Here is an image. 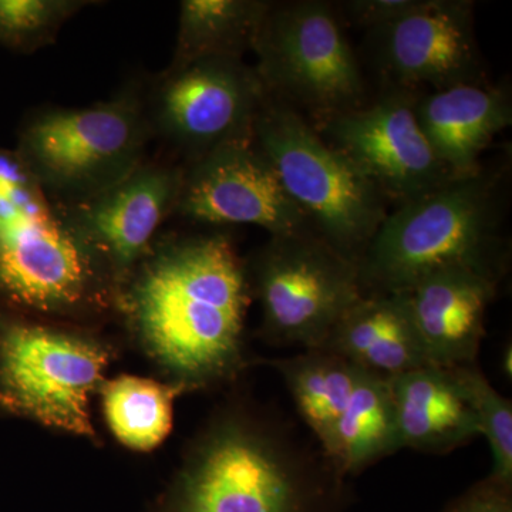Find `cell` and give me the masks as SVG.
I'll use <instances>...</instances> for the list:
<instances>
[{
	"label": "cell",
	"mask_w": 512,
	"mask_h": 512,
	"mask_svg": "<svg viewBox=\"0 0 512 512\" xmlns=\"http://www.w3.org/2000/svg\"><path fill=\"white\" fill-rule=\"evenodd\" d=\"M124 302L151 355L185 384L221 379L241 362L251 288L225 235L165 244L138 271Z\"/></svg>",
	"instance_id": "1"
},
{
	"label": "cell",
	"mask_w": 512,
	"mask_h": 512,
	"mask_svg": "<svg viewBox=\"0 0 512 512\" xmlns=\"http://www.w3.org/2000/svg\"><path fill=\"white\" fill-rule=\"evenodd\" d=\"M500 174L481 168L387 212L359 259L365 293H403L446 269L500 279L507 245Z\"/></svg>",
	"instance_id": "2"
},
{
	"label": "cell",
	"mask_w": 512,
	"mask_h": 512,
	"mask_svg": "<svg viewBox=\"0 0 512 512\" xmlns=\"http://www.w3.org/2000/svg\"><path fill=\"white\" fill-rule=\"evenodd\" d=\"M106 269L16 154L0 148V303L39 315L101 308Z\"/></svg>",
	"instance_id": "3"
},
{
	"label": "cell",
	"mask_w": 512,
	"mask_h": 512,
	"mask_svg": "<svg viewBox=\"0 0 512 512\" xmlns=\"http://www.w3.org/2000/svg\"><path fill=\"white\" fill-rule=\"evenodd\" d=\"M343 478L285 427L218 424L178 481L173 512H318Z\"/></svg>",
	"instance_id": "4"
},
{
	"label": "cell",
	"mask_w": 512,
	"mask_h": 512,
	"mask_svg": "<svg viewBox=\"0 0 512 512\" xmlns=\"http://www.w3.org/2000/svg\"><path fill=\"white\" fill-rule=\"evenodd\" d=\"M252 137L315 234L359 262L387 215L382 192L311 121L268 94Z\"/></svg>",
	"instance_id": "5"
},
{
	"label": "cell",
	"mask_w": 512,
	"mask_h": 512,
	"mask_svg": "<svg viewBox=\"0 0 512 512\" xmlns=\"http://www.w3.org/2000/svg\"><path fill=\"white\" fill-rule=\"evenodd\" d=\"M151 134L146 100L127 87L93 106L39 111L26 121L15 151L52 200L70 205L136 171Z\"/></svg>",
	"instance_id": "6"
},
{
	"label": "cell",
	"mask_w": 512,
	"mask_h": 512,
	"mask_svg": "<svg viewBox=\"0 0 512 512\" xmlns=\"http://www.w3.org/2000/svg\"><path fill=\"white\" fill-rule=\"evenodd\" d=\"M252 52L265 93L312 126L367 103L359 59L329 2L272 3Z\"/></svg>",
	"instance_id": "7"
},
{
	"label": "cell",
	"mask_w": 512,
	"mask_h": 512,
	"mask_svg": "<svg viewBox=\"0 0 512 512\" xmlns=\"http://www.w3.org/2000/svg\"><path fill=\"white\" fill-rule=\"evenodd\" d=\"M247 275L261 302L266 339L303 350L322 348L365 295L357 262L315 232L269 238Z\"/></svg>",
	"instance_id": "8"
},
{
	"label": "cell",
	"mask_w": 512,
	"mask_h": 512,
	"mask_svg": "<svg viewBox=\"0 0 512 512\" xmlns=\"http://www.w3.org/2000/svg\"><path fill=\"white\" fill-rule=\"evenodd\" d=\"M109 360L96 340L0 316V404L19 416L93 437L90 394Z\"/></svg>",
	"instance_id": "9"
},
{
	"label": "cell",
	"mask_w": 512,
	"mask_h": 512,
	"mask_svg": "<svg viewBox=\"0 0 512 512\" xmlns=\"http://www.w3.org/2000/svg\"><path fill=\"white\" fill-rule=\"evenodd\" d=\"M265 90L254 67L235 57L168 66L146 103L151 133L190 164L229 141L252 136Z\"/></svg>",
	"instance_id": "10"
},
{
	"label": "cell",
	"mask_w": 512,
	"mask_h": 512,
	"mask_svg": "<svg viewBox=\"0 0 512 512\" xmlns=\"http://www.w3.org/2000/svg\"><path fill=\"white\" fill-rule=\"evenodd\" d=\"M419 94L384 89L372 103L313 126L397 205L453 180L417 120Z\"/></svg>",
	"instance_id": "11"
},
{
	"label": "cell",
	"mask_w": 512,
	"mask_h": 512,
	"mask_svg": "<svg viewBox=\"0 0 512 512\" xmlns=\"http://www.w3.org/2000/svg\"><path fill=\"white\" fill-rule=\"evenodd\" d=\"M366 49L386 89L440 92L484 83L470 0H421L402 18L366 32Z\"/></svg>",
	"instance_id": "12"
},
{
	"label": "cell",
	"mask_w": 512,
	"mask_h": 512,
	"mask_svg": "<svg viewBox=\"0 0 512 512\" xmlns=\"http://www.w3.org/2000/svg\"><path fill=\"white\" fill-rule=\"evenodd\" d=\"M174 212L204 224L255 225L271 237L315 232L252 136L222 144L184 168Z\"/></svg>",
	"instance_id": "13"
},
{
	"label": "cell",
	"mask_w": 512,
	"mask_h": 512,
	"mask_svg": "<svg viewBox=\"0 0 512 512\" xmlns=\"http://www.w3.org/2000/svg\"><path fill=\"white\" fill-rule=\"evenodd\" d=\"M184 168L144 161L127 178L76 204L62 205L113 284L126 281L177 207Z\"/></svg>",
	"instance_id": "14"
},
{
	"label": "cell",
	"mask_w": 512,
	"mask_h": 512,
	"mask_svg": "<svg viewBox=\"0 0 512 512\" xmlns=\"http://www.w3.org/2000/svg\"><path fill=\"white\" fill-rule=\"evenodd\" d=\"M498 281L470 269H446L403 292L430 366L476 363L485 335V313Z\"/></svg>",
	"instance_id": "15"
},
{
	"label": "cell",
	"mask_w": 512,
	"mask_h": 512,
	"mask_svg": "<svg viewBox=\"0 0 512 512\" xmlns=\"http://www.w3.org/2000/svg\"><path fill=\"white\" fill-rule=\"evenodd\" d=\"M417 120L436 156L453 178L481 170L480 157L512 123L510 87L463 84L420 93Z\"/></svg>",
	"instance_id": "16"
},
{
	"label": "cell",
	"mask_w": 512,
	"mask_h": 512,
	"mask_svg": "<svg viewBox=\"0 0 512 512\" xmlns=\"http://www.w3.org/2000/svg\"><path fill=\"white\" fill-rule=\"evenodd\" d=\"M320 350L384 377L430 366L406 293H365L336 323Z\"/></svg>",
	"instance_id": "17"
},
{
	"label": "cell",
	"mask_w": 512,
	"mask_h": 512,
	"mask_svg": "<svg viewBox=\"0 0 512 512\" xmlns=\"http://www.w3.org/2000/svg\"><path fill=\"white\" fill-rule=\"evenodd\" d=\"M402 448L447 454L480 436L451 367L424 366L390 377Z\"/></svg>",
	"instance_id": "18"
},
{
	"label": "cell",
	"mask_w": 512,
	"mask_h": 512,
	"mask_svg": "<svg viewBox=\"0 0 512 512\" xmlns=\"http://www.w3.org/2000/svg\"><path fill=\"white\" fill-rule=\"evenodd\" d=\"M399 450L402 443L390 377L357 367L355 386L336 427L329 463L342 478L356 476Z\"/></svg>",
	"instance_id": "19"
},
{
	"label": "cell",
	"mask_w": 512,
	"mask_h": 512,
	"mask_svg": "<svg viewBox=\"0 0 512 512\" xmlns=\"http://www.w3.org/2000/svg\"><path fill=\"white\" fill-rule=\"evenodd\" d=\"M272 366L284 379L299 416L328 460L336 427L355 386L357 366L320 349L276 359Z\"/></svg>",
	"instance_id": "20"
},
{
	"label": "cell",
	"mask_w": 512,
	"mask_h": 512,
	"mask_svg": "<svg viewBox=\"0 0 512 512\" xmlns=\"http://www.w3.org/2000/svg\"><path fill=\"white\" fill-rule=\"evenodd\" d=\"M272 3L269 0H184L170 66L208 57L242 59L254 47Z\"/></svg>",
	"instance_id": "21"
},
{
	"label": "cell",
	"mask_w": 512,
	"mask_h": 512,
	"mask_svg": "<svg viewBox=\"0 0 512 512\" xmlns=\"http://www.w3.org/2000/svg\"><path fill=\"white\" fill-rule=\"evenodd\" d=\"M187 384H163L143 377L120 376L103 387V406L114 436L133 450L148 451L168 436L173 403Z\"/></svg>",
	"instance_id": "22"
},
{
	"label": "cell",
	"mask_w": 512,
	"mask_h": 512,
	"mask_svg": "<svg viewBox=\"0 0 512 512\" xmlns=\"http://www.w3.org/2000/svg\"><path fill=\"white\" fill-rule=\"evenodd\" d=\"M464 396L476 416L480 434L485 436L493 454L490 478L511 487L512 484V406L497 392L476 366L451 367Z\"/></svg>",
	"instance_id": "23"
},
{
	"label": "cell",
	"mask_w": 512,
	"mask_h": 512,
	"mask_svg": "<svg viewBox=\"0 0 512 512\" xmlns=\"http://www.w3.org/2000/svg\"><path fill=\"white\" fill-rule=\"evenodd\" d=\"M92 2L0 0V46L30 53L49 45L64 23Z\"/></svg>",
	"instance_id": "24"
},
{
	"label": "cell",
	"mask_w": 512,
	"mask_h": 512,
	"mask_svg": "<svg viewBox=\"0 0 512 512\" xmlns=\"http://www.w3.org/2000/svg\"><path fill=\"white\" fill-rule=\"evenodd\" d=\"M420 3L421 0H346L340 3L339 18L369 32L402 18Z\"/></svg>",
	"instance_id": "25"
},
{
	"label": "cell",
	"mask_w": 512,
	"mask_h": 512,
	"mask_svg": "<svg viewBox=\"0 0 512 512\" xmlns=\"http://www.w3.org/2000/svg\"><path fill=\"white\" fill-rule=\"evenodd\" d=\"M444 512H512L511 487L488 477L474 485Z\"/></svg>",
	"instance_id": "26"
},
{
	"label": "cell",
	"mask_w": 512,
	"mask_h": 512,
	"mask_svg": "<svg viewBox=\"0 0 512 512\" xmlns=\"http://www.w3.org/2000/svg\"><path fill=\"white\" fill-rule=\"evenodd\" d=\"M503 369L505 375L511 376V348L505 350V355L503 357Z\"/></svg>",
	"instance_id": "27"
}]
</instances>
